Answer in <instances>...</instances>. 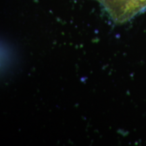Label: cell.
<instances>
[{
    "mask_svg": "<svg viewBox=\"0 0 146 146\" xmlns=\"http://www.w3.org/2000/svg\"><path fill=\"white\" fill-rule=\"evenodd\" d=\"M114 22L125 23L146 8V0H100Z\"/></svg>",
    "mask_w": 146,
    "mask_h": 146,
    "instance_id": "obj_1",
    "label": "cell"
},
{
    "mask_svg": "<svg viewBox=\"0 0 146 146\" xmlns=\"http://www.w3.org/2000/svg\"><path fill=\"white\" fill-rule=\"evenodd\" d=\"M98 1H100V0H98Z\"/></svg>",
    "mask_w": 146,
    "mask_h": 146,
    "instance_id": "obj_2",
    "label": "cell"
}]
</instances>
